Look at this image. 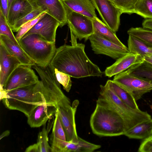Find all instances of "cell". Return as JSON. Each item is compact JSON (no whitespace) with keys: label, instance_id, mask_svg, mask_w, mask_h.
I'll return each mask as SVG.
<instances>
[{"label":"cell","instance_id":"cell-3","mask_svg":"<svg viewBox=\"0 0 152 152\" xmlns=\"http://www.w3.org/2000/svg\"><path fill=\"white\" fill-rule=\"evenodd\" d=\"M40 80L35 84L5 91L0 88V100L6 107L19 111L27 117L37 106L46 103L41 93Z\"/></svg>","mask_w":152,"mask_h":152},{"label":"cell","instance_id":"cell-10","mask_svg":"<svg viewBox=\"0 0 152 152\" xmlns=\"http://www.w3.org/2000/svg\"><path fill=\"white\" fill-rule=\"evenodd\" d=\"M91 47L96 54H103L115 60L129 53L127 47L117 45L102 36L94 33L88 38Z\"/></svg>","mask_w":152,"mask_h":152},{"label":"cell","instance_id":"cell-28","mask_svg":"<svg viewBox=\"0 0 152 152\" xmlns=\"http://www.w3.org/2000/svg\"><path fill=\"white\" fill-rule=\"evenodd\" d=\"M129 35L133 36L152 47V30L142 27H132L127 31Z\"/></svg>","mask_w":152,"mask_h":152},{"label":"cell","instance_id":"cell-6","mask_svg":"<svg viewBox=\"0 0 152 152\" xmlns=\"http://www.w3.org/2000/svg\"><path fill=\"white\" fill-rule=\"evenodd\" d=\"M100 87L99 96L106 99L122 117L126 131L138 123L152 118L147 112L133 109L125 104L110 89L107 83L104 85H100Z\"/></svg>","mask_w":152,"mask_h":152},{"label":"cell","instance_id":"cell-40","mask_svg":"<svg viewBox=\"0 0 152 152\" xmlns=\"http://www.w3.org/2000/svg\"><path fill=\"white\" fill-rule=\"evenodd\" d=\"M10 134V131L7 130L4 131L1 135L0 136V139L1 140L4 137L9 136Z\"/></svg>","mask_w":152,"mask_h":152},{"label":"cell","instance_id":"cell-17","mask_svg":"<svg viewBox=\"0 0 152 152\" xmlns=\"http://www.w3.org/2000/svg\"><path fill=\"white\" fill-rule=\"evenodd\" d=\"M144 61V57L129 53L120 57L114 64L107 67L104 74L106 76L111 77Z\"/></svg>","mask_w":152,"mask_h":152},{"label":"cell","instance_id":"cell-32","mask_svg":"<svg viewBox=\"0 0 152 152\" xmlns=\"http://www.w3.org/2000/svg\"><path fill=\"white\" fill-rule=\"evenodd\" d=\"M44 12H47V13L48 11H45L41 7L34 10L24 17L17 21L12 27V31L17 32L20 28L24 24L35 18Z\"/></svg>","mask_w":152,"mask_h":152},{"label":"cell","instance_id":"cell-36","mask_svg":"<svg viewBox=\"0 0 152 152\" xmlns=\"http://www.w3.org/2000/svg\"><path fill=\"white\" fill-rule=\"evenodd\" d=\"M139 152H152V135L143 140L138 148Z\"/></svg>","mask_w":152,"mask_h":152},{"label":"cell","instance_id":"cell-26","mask_svg":"<svg viewBox=\"0 0 152 152\" xmlns=\"http://www.w3.org/2000/svg\"><path fill=\"white\" fill-rule=\"evenodd\" d=\"M101 147L99 145L91 143L78 137L75 140L67 142L64 152H91Z\"/></svg>","mask_w":152,"mask_h":152},{"label":"cell","instance_id":"cell-22","mask_svg":"<svg viewBox=\"0 0 152 152\" xmlns=\"http://www.w3.org/2000/svg\"><path fill=\"white\" fill-rule=\"evenodd\" d=\"M124 135L129 139L142 140L152 135V118L136 124L126 131Z\"/></svg>","mask_w":152,"mask_h":152},{"label":"cell","instance_id":"cell-13","mask_svg":"<svg viewBox=\"0 0 152 152\" xmlns=\"http://www.w3.org/2000/svg\"><path fill=\"white\" fill-rule=\"evenodd\" d=\"M59 26L58 21L46 13L23 37L37 34L48 42H55L56 30Z\"/></svg>","mask_w":152,"mask_h":152},{"label":"cell","instance_id":"cell-14","mask_svg":"<svg viewBox=\"0 0 152 152\" xmlns=\"http://www.w3.org/2000/svg\"><path fill=\"white\" fill-rule=\"evenodd\" d=\"M35 10L42 7L48 14L60 23V27L67 24L66 13L64 4L62 0H29Z\"/></svg>","mask_w":152,"mask_h":152},{"label":"cell","instance_id":"cell-11","mask_svg":"<svg viewBox=\"0 0 152 152\" xmlns=\"http://www.w3.org/2000/svg\"><path fill=\"white\" fill-rule=\"evenodd\" d=\"M79 104V101L75 100L72 105L68 104L56 106L57 112L67 142L75 140L78 137L76 129L75 114Z\"/></svg>","mask_w":152,"mask_h":152},{"label":"cell","instance_id":"cell-41","mask_svg":"<svg viewBox=\"0 0 152 152\" xmlns=\"http://www.w3.org/2000/svg\"><path fill=\"white\" fill-rule=\"evenodd\" d=\"M144 60L152 65V56H145L144 57Z\"/></svg>","mask_w":152,"mask_h":152},{"label":"cell","instance_id":"cell-37","mask_svg":"<svg viewBox=\"0 0 152 152\" xmlns=\"http://www.w3.org/2000/svg\"><path fill=\"white\" fill-rule=\"evenodd\" d=\"M0 11L7 20L8 12V0H0Z\"/></svg>","mask_w":152,"mask_h":152},{"label":"cell","instance_id":"cell-21","mask_svg":"<svg viewBox=\"0 0 152 152\" xmlns=\"http://www.w3.org/2000/svg\"><path fill=\"white\" fill-rule=\"evenodd\" d=\"M72 10L91 19L96 17L95 8L90 0H62Z\"/></svg>","mask_w":152,"mask_h":152},{"label":"cell","instance_id":"cell-20","mask_svg":"<svg viewBox=\"0 0 152 152\" xmlns=\"http://www.w3.org/2000/svg\"><path fill=\"white\" fill-rule=\"evenodd\" d=\"M0 43L10 53L16 57L22 64L32 66L35 64L20 46L16 44L6 36L0 35Z\"/></svg>","mask_w":152,"mask_h":152},{"label":"cell","instance_id":"cell-24","mask_svg":"<svg viewBox=\"0 0 152 152\" xmlns=\"http://www.w3.org/2000/svg\"><path fill=\"white\" fill-rule=\"evenodd\" d=\"M127 41L129 53L140 55L144 57L152 56V47L142 40L129 35Z\"/></svg>","mask_w":152,"mask_h":152},{"label":"cell","instance_id":"cell-38","mask_svg":"<svg viewBox=\"0 0 152 152\" xmlns=\"http://www.w3.org/2000/svg\"><path fill=\"white\" fill-rule=\"evenodd\" d=\"M142 28L152 30V18L145 19L142 24Z\"/></svg>","mask_w":152,"mask_h":152},{"label":"cell","instance_id":"cell-31","mask_svg":"<svg viewBox=\"0 0 152 152\" xmlns=\"http://www.w3.org/2000/svg\"><path fill=\"white\" fill-rule=\"evenodd\" d=\"M0 35H5L13 41L16 44L20 46L16 39L11 26L7 20L0 11Z\"/></svg>","mask_w":152,"mask_h":152},{"label":"cell","instance_id":"cell-33","mask_svg":"<svg viewBox=\"0 0 152 152\" xmlns=\"http://www.w3.org/2000/svg\"><path fill=\"white\" fill-rule=\"evenodd\" d=\"M48 132L44 127L38 134L37 142L40 152H51V148L48 143Z\"/></svg>","mask_w":152,"mask_h":152},{"label":"cell","instance_id":"cell-27","mask_svg":"<svg viewBox=\"0 0 152 152\" xmlns=\"http://www.w3.org/2000/svg\"><path fill=\"white\" fill-rule=\"evenodd\" d=\"M131 74L148 81L152 84V65L144 60L127 69Z\"/></svg>","mask_w":152,"mask_h":152},{"label":"cell","instance_id":"cell-4","mask_svg":"<svg viewBox=\"0 0 152 152\" xmlns=\"http://www.w3.org/2000/svg\"><path fill=\"white\" fill-rule=\"evenodd\" d=\"M18 42L35 64L42 66L50 64L56 49L55 42H48L37 34L23 37Z\"/></svg>","mask_w":152,"mask_h":152},{"label":"cell","instance_id":"cell-16","mask_svg":"<svg viewBox=\"0 0 152 152\" xmlns=\"http://www.w3.org/2000/svg\"><path fill=\"white\" fill-rule=\"evenodd\" d=\"M57 111L56 107L45 103L37 106L27 116V123L31 127H40L55 115Z\"/></svg>","mask_w":152,"mask_h":152},{"label":"cell","instance_id":"cell-7","mask_svg":"<svg viewBox=\"0 0 152 152\" xmlns=\"http://www.w3.org/2000/svg\"><path fill=\"white\" fill-rule=\"evenodd\" d=\"M113 80L131 94L136 101L152 90L151 83L131 74L126 70L114 76Z\"/></svg>","mask_w":152,"mask_h":152},{"label":"cell","instance_id":"cell-1","mask_svg":"<svg viewBox=\"0 0 152 152\" xmlns=\"http://www.w3.org/2000/svg\"><path fill=\"white\" fill-rule=\"evenodd\" d=\"M72 45H64L56 48L50 64L54 68L75 78L102 77L104 73L92 62L85 51V45L77 43L70 31Z\"/></svg>","mask_w":152,"mask_h":152},{"label":"cell","instance_id":"cell-18","mask_svg":"<svg viewBox=\"0 0 152 152\" xmlns=\"http://www.w3.org/2000/svg\"><path fill=\"white\" fill-rule=\"evenodd\" d=\"M34 10L29 0H15L9 9L7 21L12 28L17 21Z\"/></svg>","mask_w":152,"mask_h":152},{"label":"cell","instance_id":"cell-23","mask_svg":"<svg viewBox=\"0 0 152 152\" xmlns=\"http://www.w3.org/2000/svg\"><path fill=\"white\" fill-rule=\"evenodd\" d=\"M92 20L94 33L120 46L126 47L118 38L115 33L112 31L103 21L97 17Z\"/></svg>","mask_w":152,"mask_h":152},{"label":"cell","instance_id":"cell-12","mask_svg":"<svg viewBox=\"0 0 152 152\" xmlns=\"http://www.w3.org/2000/svg\"><path fill=\"white\" fill-rule=\"evenodd\" d=\"M102 21L113 32L118 30L121 12L109 0H90Z\"/></svg>","mask_w":152,"mask_h":152},{"label":"cell","instance_id":"cell-42","mask_svg":"<svg viewBox=\"0 0 152 152\" xmlns=\"http://www.w3.org/2000/svg\"><path fill=\"white\" fill-rule=\"evenodd\" d=\"M15 0H8V10L10 8L11 4L12 2Z\"/></svg>","mask_w":152,"mask_h":152},{"label":"cell","instance_id":"cell-9","mask_svg":"<svg viewBox=\"0 0 152 152\" xmlns=\"http://www.w3.org/2000/svg\"><path fill=\"white\" fill-rule=\"evenodd\" d=\"M32 66L21 64L11 73L4 87L5 91L36 84L39 81Z\"/></svg>","mask_w":152,"mask_h":152},{"label":"cell","instance_id":"cell-34","mask_svg":"<svg viewBox=\"0 0 152 152\" xmlns=\"http://www.w3.org/2000/svg\"><path fill=\"white\" fill-rule=\"evenodd\" d=\"M46 13L47 12H42L35 18L24 24L20 28L15 35V38L18 41L35 25Z\"/></svg>","mask_w":152,"mask_h":152},{"label":"cell","instance_id":"cell-5","mask_svg":"<svg viewBox=\"0 0 152 152\" xmlns=\"http://www.w3.org/2000/svg\"><path fill=\"white\" fill-rule=\"evenodd\" d=\"M38 73L42 83V94L46 103L56 107L58 105L71 104L69 99L62 91L54 69L50 64L42 66L35 64L32 66Z\"/></svg>","mask_w":152,"mask_h":152},{"label":"cell","instance_id":"cell-30","mask_svg":"<svg viewBox=\"0 0 152 152\" xmlns=\"http://www.w3.org/2000/svg\"><path fill=\"white\" fill-rule=\"evenodd\" d=\"M138 0H112L113 5L122 13H134L136 4Z\"/></svg>","mask_w":152,"mask_h":152},{"label":"cell","instance_id":"cell-2","mask_svg":"<svg viewBox=\"0 0 152 152\" xmlns=\"http://www.w3.org/2000/svg\"><path fill=\"white\" fill-rule=\"evenodd\" d=\"M90 124L93 133L100 137L119 136L124 135L126 131L122 117L106 99L100 96L91 115Z\"/></svg>","mask_w":152,"mask_h":152},{"label":"cell","instance_id":"cell-43","mask_svg":"<svg viewBox=\"0 0 152 152\" xmlns=\"http://www.w3.org/2000/svg\"><path fill=\"white\" fill-rule=\"evenodd\" d=\"M110 0V1H111L112 0Z\"/></svg>","mask_w":152,"mask_h":152},{"label":"cell","instance_id":"cell-29","mask_svg":"<svg viewBox=\"0 0 152 152\" xmlns=\"http://www.w3.org/2000/svg\"><path fill=\"white\" fill-rule=\"evenodd\" d=\"M134 13L145 19L152 18V0H138L135 7Z\"/></svg>","mask_w":152,"mask_h":152},{"label":"cell","instance_id":"cell-19","mask_svg":"<svg viewBox=\"0 0 152 152\" xmlns=\"http://www.w3.org/2000/svg\"><path fill=\"white\" fill-rule=\"evenodd\" d=\"M55 116L51 137V152H64L67 141L57 111Z\"/></svg>","mask_w":152,"mask_h":152},{"label":"cell","instance_id":"cell-35","mask_svg":"<svg viewBox=\"0 0 152 152\" xmlns=\"http://www.w3.org/2000/svg\"><path fill=\"white\" fill-rule=\"evenodd\" d=\"M54 69L55 73L58 81L62 85L64 89L66 92H69L72 86L71 77L56 68Z\"/></svg>","mask_w":152,"mask_h":152},{"label":"cell","instance_id":"cell-39","mask_svg":"<svg viewBox=\"0 0 152 152\" xmlns=\"http://www.w3.org/2000/svg\"><path fill=\"white\" fill-rule=\"evenodd\" d=\"M25 152H40V151L38 145L37 143L29 146L26 149Z\"/></svg>","mask_w":152,"mask_h":152},{"label":"cell","instance_id":"cell-8","mask_svg":"<svg viewBox=\"0 0 152 152\" xmlns=\"http://www.w3.org/2000/svg\"><path fill=\"white\" fill-rule=\"evenodd\" d=\"M64 4L67 24L70 31L80 40L83 39L87 40L94 33L92 19L72 10Z\"/></svg>","mask_w":152,"mask_h":152},{"label":"cell","instance_id":"cell-15","mask_svg":"<svg viewBox=\"0 0 152 152\" xmlns=\"http://www.w3.org/2000/svg\"><path fill=\"white\" fill-rule=\"evenodd\" d=\"M22 64L0 43V85L3 87L10 76L19 66Z\"/></svg>","mask_w":152,"mask_h":152},{"label":"cell","instance_id":"cell-25","mask_svg":"<svg viewBox=\"0 0 152 152\" xmlns=\"http://www.w3.org/2000/svg\"><path fill=\"white\" fill-rule=\"evenodd\" d=\"M106 83L110 89L122 102L133 109L140 110L136 101L131 94L113 80H108Z\"/></svg>","mask_w":152,"mask_h":152}]
</instances>
